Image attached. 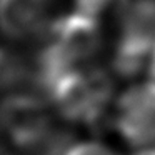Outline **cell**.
I'll use <instances>...</instances> for the list:
<instances>
[{
    "mask_svg": "<svg viewBox=\"0 0 155 155\" xmlns=\"http://www.w3.org/2000/svg\"><path fill=\"white\" fill-rule=\"evenodd\" d=\"M44 87L62 117L87 125L102 120L114 95L112 78L98 68H67Z\"/></svg>",
    "mask_w": 155,
    "mask_h": 155,
    "instance_id": "cell-1",
    "label": "cell"
},
{
    "mask_svg": "<svg viewBox=\"0 0 155 155\" xmlns=\"http://www.w3.org/2000/svg\"><path fill=\"white\" fill-rule=\"evenodd\" d=\"M155 48V0L122 2L120 37L114 52V68L120 77H137Z\"/></svg>",
    "mask_w": 155,
    "mask_h": 155,
    "instance_id": "cell-2",
    "label": "cell"
},
{
    "mask_svg": "<svg viewBox=\"0 0 155 155\" xmlns=\"http://www.w3.org/2000/svg\"><path fill=\"white\" fill-rule=\"evenodd\" d=\"M100 44L97 17L74 10L52 25L50 44L42 55L62 67H80L97 54Z\"/></svg>",
    "mask_w": 155,
    "mask_h": 155,
    "instance_id": "cell-3",
    "label": "cell"
},
{
    "mask_svg": "<svg viewBox=\"0 0 155 155\" xmlns=\"http://www.w3.org/2000/svg\"><path fill=\"white\" fill-rule=\"evenodd\" d=\"M115 128L132 147L155 145V80L132 85L118 97Z\"/></svg>",
    "mask_w": 155,
    "mask_h": 155,
    "instance_id": "cell-4",
    "label": "cell"
},
{
    "mask_svg": "<svg viewBox=\"0 0 155 155\" xmlns=\"http://www.w3.org/2000/svg\"><path fill=\"white\" fill-rule=\"evenodd\" d=\"M0 127L18 147H35L48 134L47 105L28 94H12L0 102Z\"/></svg>",
    "mask_w": 155,
    "mask_h": 155,
    "instance_id": "cell-5",
    "label": "cell"
},
{
    "mask_svg": "<svg viewBox=\"0 0 155 155\" xmlns=\"http://www.w3.org/2000/svg\"><path fill=\"white\" fill-rule=\"evenodd\" d=\"M47 0H0V30L10 38H28L45 20Z\"/></svg>",
    "mask_w": 155,
    "mask_h": 155,
    "instance_id": "cell-6",
    "label": "cell"
},
{
    "mask_svg": "<svg viewBox=\"0 0 155 155\" xmlns=\"http://www.w3.org/2000/svg\"><path fill=\"white\" fill-rule=\"evenodd\" d=\"M64 155H117L114 150L98 142H80L74 143L64 152Z\"/></svg>",
    "mask_w": 155,
    "mask_h": 155,
    "instance_id": "cell-7",
    "label": "cell"
},
{
    "mask_svg": "<svg viewBox=\"0 0 155 155\" xmlns=\"http://www.w3.org/2000/svg\"><path fill=\"white\" fill-rule=\"evenodd\" d=\"M148 75H150V78L152 80H155V48H153V52H152V55H150V60H148Z\"/></svg>",
    "mask_w": 155,
    "mask_h": 155,
    "instance_id": "cell-8",
    "label": "cell"
}]
</instances>
